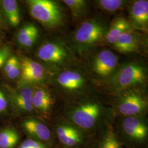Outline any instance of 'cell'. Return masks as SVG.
<instances>
[{
	"label": "cell",
	"mask_w": 148,
	"mask_h": 148,
	"mask_svg": "<svg viewBox=\"0 0 148 148\" xmlns=\"http://www.w3.org/2000/svg\"><path fill=\"white\" fill-rule=\"evenodd\" d=\"M31 16L49 29L60 26L64 21L63 12L60 5L51 0L27 1Z\"/></svg>",
	"instance_id": "6da1fadb"
},
{
	"label": "cell",
	"mask_w": 148,
	"mask_h": 148,
	"mask_svg": "<svg viewBox=\"0 0 148 148\" xmlns=\"http://www.w3.org/2000/svg\"><path fill=\"white\" fill-rule=\"evenodd\" d=\"M106 34V28L99 21L89 20L82 23L75 33L74 40L79 46L90 47L98 42Z\"/></svg>",
	"instance_id": "7a4b0ae2"
},
{
	"label": "cell",
	"mask_w": 148,
	"mask_h": 148,
	"mask_svg": "<svg viewBox=\"0 0 148 148\" xmlns=\"http://www.w3.org/2000/svg\"><path fill=\"white\" fill-rule=\"evenodd\" d=\"M117 108L122 115L126 116H137L145 111L147 108L146 98L139 93L129 91L121 96Z\"/></svg>",
	"instance_id": "3957f363"
},
{
	"label": "cell",
	"mask_w": 148,
	"mask_h": 148,
	"mask_svg": "<svg viewBox=\"0 0 148 148\" xmlns=\"http://www.w3.org/2000/svg\"><path fill=\"white\" fill-rule=\"evenodd\" d=\"M101 113V108L95 102H87L81 104L72 112V121L83 129H90L95 125Z\"/></svg>",
	"instance_id": "277c9868"
},
{
	"label": "cell",
	"mask_w": 148,
	"mask_h": 148,
	"mask_svg": "<svg viewBox=\"0 0 148 148\" xmlns=\"http://www.w3.org/2000/svg\"><path fill=\"white\" fill-rule=\"evenodd\" d=\"M146 71L137 64H128L123 66L116 76L117 85L122 88L143 84L146 79Z\"/></svg>",
	"instance_id": "5b68a950"
},
{
	"label": "cell",
	"mask_w": 148,
	"mask_h": 148,
	"mask_svg": "<svg viewBox=\"0 0 148 148\" xmlns=\"http://www.w3.org/2000/svg\"><path fill=\"white\" fill-rule=\"evenodd\" d=\"M21 78L18 86L40 83L45 78L46 71L41 64L27 57L21 60Z\"/></svg>",
	"instance_id": "8992f818"
},
{
	"label": "cell",
	"mask_w": 148,
	"mask_h": 148,
	"mask_svg": "<svg viewBox=\"0 0 148 148\" xmlns=\"http://www.w3.org/2000/svg\"><path fill=\"white\" fill-rule=\"evenodd\" d=\"M37 57L45 62L52 64H62L69 57V52L60 43L49 42L42 45L37 51Z\"/></svg>",
	"instance_id": "52a82bcc"
},
{
	"label": "cell",
	"mask_w": 148,
	"mask_h": 148,
	"mask_svg": "<svg viewBox=\"0 0 148 148\" xmlns=\"http://www.w3.org/2000/svg\"><path fill=\"white\" fill-rule=\"evenodd\" d=\"M11 101L16 109L21 112H30L34 108L32 99L33 88L30 86H18L17 89H13L8 85H5Z\"/></svg>",
	"instance_id": "ba28073f"
},
{
	"label": "cell",
	"mask_w": 148,
	"mask_h": 148,
	"mask_svg": "<svg viewBox=\"0 0 148 148\" xmlns=\"http://www.w3.org/2000/svg\"><path fill=\"white\" fill-rule=\"evenodd\" d=\"M122 127L125 134L134 142H142L148 136L147 125L137 116L126 117L122 121Z\"/></svg>",
	"instance_id": "9c48e42d"
},
{
	"label": "cell",
	"mask_w": 148,
	"mask_h": 148,
	"mask_svg": "<svg viewBox=\"0 0 148 148\" xmlns=\"http://www.w3.org/2000/svg\"><path fill=\"white\" fill-rule=\"evenodd\" d=\"M118 62L115 54L109 49H104L97 54L93 62V69L101 77H106L114 71Z\"/></svg>",
	"instance_id": "30bf717a"
},
{
	"label": "cell",
	"mask_w": 148,
	"mask_h": 148,
	"mask_svg": "<svg viewBox=\"0 0 148 148\" xmlns=\"http://www.w3.org/2000/svg\"><path fill=\"white\" fill-rule=\"evenodd\" d=\"M57 82L61 88L70 92L80 90L86 84L83 75L74 70L62 71L57 76Z\"/></svg>",
	"instance_id": "8fae6325"
},
{
	"label": "cell",
	"mask_w": 148,
	"mask_h": 148,
	"mask_svg": "<svg viewBox=\"0 0 148 148\" xmlns=\"http://www.w3.org/2000/svg\"><path fill=\"white\" fill-rule=\"evenodd\" d=\"M130 17L134 27L143 31L148 29V1L138 0L134 2L130 9Z\"/></svg>",
	"instance_id": "7c38bea8"
},
{
	"label": "cell",
	"mask_w": 148,
	"mask_h": 148,
	"mask_svg": "<svg viewBox=\"0 0 148 148\" xmlns=\"http://www.w3.org/2000/svg\"><path fill=\"white\" fill-rule=\"evenodd\" d=\"M57 137L60 142L66 147H74L82 142V135L76 127L63 124L56 129Z\"/></svg>",
	"instance_id": "4fadbf2b"
},
{
	"label": "cell",
	"mask_w": 148,
	"mask_h": 148,
	"mask_svg": "<svg viewBox=\"0 0 148 148\" xmlns=\"http://www.w3.org/2000/svg\"><path fill=\"white\" fill-rule=\"evenodd\" d=\"M32 102L34 109L41 112H46L52 107L53 99L47 89L36 87L33 88Z\"/></svg>",
	"instance_id": "5bb4252c"
},
{
	"label": "cell",
	"mask_w": 148,
	"mask_h": 148,
	"mask_svg": "<svg viewBox=\"0 0 148 148\" xmlns=\"http://www.w3.org/2000/svg\"><path fill=\"white\" fill-rule=\"evenodd\" d=\"M23 127L28 134L42 141H48L51 138V132L48 127L39 121L33 119L25 120Z\"/></svg>",
	"instance_id": "9a60e30c"
},
{
	"label": "cell",
	"mask_w": 148,
	"mask_h": 148,
	"mask_svg": "<svg viewBox=\"0 0 148 148\" xmlns=\"http://www.w3.org/2000/svg\"><path fill=\"white\" fill-rule=\"evenodd\" d=\"M131 29L130 23L125 18L117 17L112 22L111 27L106 32L105 37L106 42L114 45L125 32Z\"/></svg>",
	"instance_id": "2e32d148"
},
{
	"label": "cell",
	"mask_w": 148,
	"mask_h": 148,
	"mask_svg": "<svg viewBox=\"0 0 148 148\" xmlns=\"http://www.w3.org/2000/svg\"><path fill=\"white\" fill-rule=\"evenodd\" d=\"M139 42L137 34L131 29L125 32L114 45L120 52L131 53L137 49Z\"/></svg>",
	"instance_id": "e0dca14e"
},
{
	"label": "cell",
	"mask_w": 148,
	"mask_h": 148,
	"mask_svg": "<svg viewBox=\"0 0 148 148\" xmlns=\"http://www.w3.org/2000/svg\"><path fill=\"white\" fill-rule=\"evenodd\" d=\"M2 7L5 17L13 27L18 26L21 21L19 8L16 1L3 0L2 1Z\"/></svg>",
	"instance_id": "ac0fdd59"
},
{
	"label": "cell",
	"mask_w": 148,
	"mask_h": 148,
	"mask_svg": "<svg viewBox=\"0 0 148 148\" xmlns=\"http://www.w3.org/2000/svg\"><path fill=\"white\" fill-rule=\"evenodd\" d=\"M19 140V136L16 131L7 128L0 133V148H12Z\"/></svg>",
	"instance_id": "d6986e66"
},
{
	"label": "cell",
	"mask_w": 148,
	"mask_h": 148,
	"mask_svg": "<svg viewBox=\"0 0 148 148\" xmlns=\"http://www.w3.org/2000/svg\"><path fill=\"white\" fill-rule=\"evenodd\" d=\"M63 2L69 7L76 19L84 13L86 8V2L84 0H64Z\"/></svg>",
	"instance_id": "ffe728a7"
},
{
	"label": "cell",
	"mask_w": 148,
	"mask_h": 148,
	"mask_svg": "<svg viewBox=\"0 0 148 148\" xmlns=\"http://www.w3.org/2000/svg\"><path fill=\"white\" fill-rule=\"evenodd\" d=\"M38 32L37 27L32 24H27L22 27L18 32L16 38L19 44L24 47L28 38L34 33Z\"/></svg>",
	"instance_id": "44dd1931"
},
{
	"label": "cell",
	"mask_w": 148,
	"mask_h": 148,
	"mask_svg": "<svg viewBox=\"0 0 148 148\" xmlns=\"http://www.w3.org/2000/svg\"><path fill=\"white\" fill-rule=\"evenodd\" d=\"M99 148H121V144L118 137L112 130L106 133Z\"/></svg>",
	"instance_id": "7402d4cb"
},
{
	"label": "cell",
	"mask_w": 148,
	"mask_h": 148,
	"mask_svg": "<svg viewBox=\"0 0 148 148\" xmlns=\"http://www.w3.org/2000/svg\"><path fill=\"white\" fill-rule=\"evenodd\" d=\"M97 3L101 9L108 12H116L122 8L126 1L122 0H99Z\"/></svg>",
	"instance_id": "603a6c76"
},
{
	"label": "cell",
	"mask_w": 148,
	"mask_h": 148,
	"mask_svg": "<svg viewBox=\"0 0 148 148\" xmlns=\"http://www.w3.org/2000/svg\"><path fill=\"white\" fill-rule=\"evenodd\" d=\"M19 62H20V59H19L18 58L15 56H13L9 57L5 64V66H4L5 73V74H7L9 72V71Z\"/></svg>",
	"instance_id": "cb8c5ba5"
},
{
	"label": "cell",
	"mask_w": 148,
	"mask_h": 148,
	"mask_svg": "<svg viewBox=\"0 0 148 148\" xmlns=\"http://www.w3.org/2000/svg\"><path fill=\"white\" fill-rule=\"evenodd\" d=\"M11 48L9 46H5L0 49V68L3 66L9 58Z\"/></svg>",
	"instance_id": "d4e9b609"
},
{
	"label": "cell",
	"mask_w": 148,
	"mask_h": 148,
	"mask_svg": "<svg viewBox=\"0 0 148 148\" xmlns=\"http://www.w3.org/2000/svg\"><path fill=\"white\" fill-rule=\"evenodd\" d=\"M21 71V60H20V62L16 64L14 66H13L6 75L9 79H15L20 75Z\"/></svg>",
	"instance_id": "484cf974"
},
{
	"label": "cell",
	"mask_w": 148,
	"mask_h": 148,
	"mask_svg": "<svg viewBox=\"0 0 148 148\" xmlns=\"http://www.w3.org/2000/svg\"><path fill=\"white\" fill-rule=\"evenodd\" d=\"M21 144L27 148H46L45 144L33 139H27L23 142Z\"/></svg>",
	"instance_id": "4316f807"
},
{
	"label": "cell",
	"mask_w": 148,
	"mask_h": 148,
	"mask_svg": "<svg viewBox=\"0 0 148 148\" xmlns=\"http://www.w3.org/2000/svg\"><path fill=\"white\" fill-rule=\"evenodd\" d=\"M38 36V32L34 33L30 37L28 38L24 47L26 48L31 47L32 46V45L35 43V41H36Z\"/></svg>",
	"instance_id": "83f0119b"
},
{
	"label": "cell",
	"mask_w": 148,
	"mask_h": 148,
	"mask_svg": "<svg viewBox=\"0 0 148 148\" xmlns=\"http://www.w3.org/2000/svg\"><path fill=\"white\" fill-rule=\"evenodd\" d=\"M7 108V101L4 93L0 90V112L5 111Z\"/></svg>",
	"instance_id": "f1b7e54d"
},
{
	"label": "cell",
	"mask_w": 148,
	"mask_h": 148,
	"mask_svg": "<svg viewBox=\"0 0 148 148\" xmlns=\"http://www.w3.org/2000/svg\"><path fill=\"white\" fill-rule=\"evenodd\" d=\"M26 148V147H24V145H23V144H21V145H20V146H19V148Z\"/></svg>",
	"instance_id": "f546056e"
},
{
	"label": "cell",
	"mask_w": 148,
	"mask_h": 148,
	"mask_svg": "<svg viewBox=\"0 0 148 148\" xmlns=\"http://www.w3.org/2000/svg\"><path fill=\"white\" fill-rule=\"evenodd\" d=\"M2 15H1V13L0 12V21H2Z\"/></svg>",
	"instance_id": "4dcf8cb0"
}]
</instances>
